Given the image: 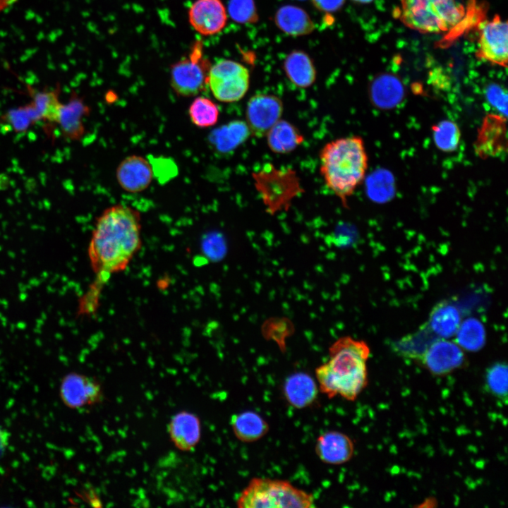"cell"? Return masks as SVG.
Listing matches in <instances>:
<instances>
[{"label": "cell", "mask_w": 508, "mask_h": 508, "mask_svg": "<svg viewBox=\"0 0 508 508\" xmlns=\"http://www.w3.org/2000/svg\"><path fill=\"white\" fill-rule=\"evenodd\" d=\"M140 212L126 205L105 209L97 218L88 247L91 267L102 286L128 267L142 246Z\"/></svg>", "instance_id": "1"}, {"label": "cell", "mask_w": 508, "mask_h": 508, "mask_svg": "<svg viewBox=\"0 0 508 508\" xmlns=\"http://www.w3.org/2000/svg\"><path fill=\"white\" fill-rule=\"evenodd\" d=\"M329 356L315 369L319 390L329 399L355 400L368 384V344L349 336L340 337L329 347Z\"/></svg>", "instance_id": "2"}, {"label": "cell", "mask_w": 508, "mask_h": 508, "mask_svg": "<svg viewBox=\"0 0 508 508\" xmlns=\"http://www.w3.org/2000/svg\"><path fill=\"white\" fill-rule=\"evenodd\" d=\"M320 171L326 186L346 207L347 199L365 177L368 157L363 140L358 135L327 143L319 155Z\"/></svg>", "instance_id": "3"}, {"label": "cell", "mask_w": 508, "mask_h": 508, "mask_svg": "<svg viewBox=\"0 0 508 508\" xmlns=\"http://www.w3.org/2000/svg\"><path fill=\"white\" fill-rule=\"evenodd\" d=\"M397 17L407 28L420 33L450 30L464 18V6L456 0H399Z\"/></svg>", "instance_id": "4"}, {"label": "cell", "mask_w": 508, "mask_h": 508, "mask_svg": "<svg viewBox=\"0 0 508 508\" xmlns=\"http://www.w3.org/2000/svg\"><path fill=\"white\" fill-rule=\"evenodd\" d=\"M236 502L238 508H310L315 507V497L289 480L255 477Z\"/></svg>", "instance_id": "5"}, {"label": "cell", "mask_w": 508, "mask_h": 508, "mask_svg": "<svg viewBox=\"0 0 508 508\" xmlns=\"http://www.w3.org/2000/svg\"><path fill=\"white\" fill-rule=\"evenodd\" d=\"M203 56L202 44L195 42L187 57L171 68L170 84L177 95L190 97L200 94L207 85L210 70Z\"/></svg>", "instance_id": "6"}, {"label": "cell", "mask_w": 508, "mask_h": 508, "mask_svg": "<svg viewBox=\"0 0 508 508\" xmlns=\"http://www.w3.org/2000/svg\"><path fill=\"white\" fill-rule=\"evenodd\" d=\"M207 85L214 97L222 102L239 101L249 88V71L235 61L219 60L210 68Z\"/></svg>", "instance_id": "7"}, {"label": "cell", "mask_w": 508, "mask_h": 508, "mask_svg": "<svg viewBox=\"0 0 508 508\" xmlns=\"http://www.w3.org/2000/svg\"><path fill=\"white\" fill-rule=\"evenodd\" d=\"M479 30L476 56L492 64L507 67L508 26L497 14L483 23Z\"/></svg>", "instance_id": "8"}, {"label": "cell", "mask_w": 508, "mask_h": 508, "mask_svg": "<svg viewBox=\"0 0 508 508\" xmlns=\"http://www.w3.org/2000/svg\"><path fill=\"white\" fill-rule=\"evenodd\" d=\"M283 103L276 95L257 94L250 98L246 109V123L253 135L265 136L271 127L281 119Z\"/></svg>", "instance_id": "9"}, {"label": "cell", "mask_w": 508, "mask_h": 508, "mask_svg": "<svg viewBox=\"0 0 508 508\" xmlns=\"http://www.w3.org/2000/svg\"><path fill=\"white\" fill-rule=\"evenodd\" d=\"M60 394L63 402L72 409H80L97 404L103 394L101 385L95 379L72 373L62 380Z\"/></svg>", "instance_id": "10"}, {"label": "cell", "mask_w": 508, "mask_h": 508, "mask_svg": "<svg viewBox=\"0 0 508 508\" xmlns=\"http://www.w3.org/2000/svg\"><path fill=\"white\" fill-rule=\"evenodd\" d=\"M188 20L199 34L213 35L225 27L226 9L221 0H196L189 8Z\"/></svg>", "instance_id": "11"}, {"label": "cell", "mask_w": 508, "mask_h": 508, "mask_svg": "<svg viewBox=\"0 0 508 508\" xmlns=\"http://www.w3.org/2000/svg\"><path fill=\"white\" fill-rule=\"evenodd\" d=\"M421 361L430 373L440 375L460 367L464 361V355L457 344L439 338L429 346Z\"/></svg>", "instance_id": "12"}, {"label": "cell", "mask_w": 508, "mask_h": 508, "mask_svg": "<svg viewBox=\"0 0 508 508\" xmlns=\"http://www.w3.org/2000/svg\"><path fill=\"white\" fill-rule=\"evenodd\" d=\"M91 108L75 91L66 103H62L58 117L57 128L68 141H79L85 133L83 120L90 114Z\"/></svg>", "instance_id": "13"}, {"label": "cell", "mask_w": 508, "mask_h": 508, "mask_svg": "<svg viewBox=\"0 0 508 508\" xmlns=\"http://www.w3.org/2000/svg\"><path fill=\"white\" fill-rule=\"evenodd\" d=\"M116 177L121 188L131 193L147 189L153 178V169L145 157L133 155L126 157L118 165Z\"/></svg>", "instance_id": "14"}, {"label": "cell", "mask_w": 508, "mask_h": 508, "mask_svg": "<svg viewBox=\"0 0 508 508\" xmlns=\"http://www.w3.org/2000/svg\"><path fill=\"white\" fill-rule=\"evenodd\" d=\"M315 452L323 463L341 465L352 458L354 445L347 435L337 430H329L318 437Z\"/></svg>", "instance_id": "15"}, {"label": "cell", "mask_w": 508, "mask_h": 508, "mask_svg": "<svg viewBox=\"0 0 508 508\" xmlns=\"http://www.w3.org/2000/svg\"><path fill=\"white\" fill-rule=\"evenodd\" d=\"M26 91L30 97V102L40 116V123L46 135L52 138L57 128V121L60 107L62 104L59 99L61 87L59 85L51 89L37 90L26 85Z\"/></svg>", "instance_id": "16"}, {"label": "cell", "mask_w": 508, "mask_h": 508, "mask_svg": "<svg viewBox=\"0 0 508 508\" xmlns=\"http://www.w3.org/2000/svg\"><path fill=\"white\" fill-rule=\"evenodd\" d=\"M505 118L488 114L484 119L476 143V152L481 157H494L506 151Z\"/></svg>", "instance_id": "17"}, {"label": "cell", "mask_w": 508, "mask_h": 508, "mask_svg": "<svg viewBox=\"0 0 508 508\" xmlns=\"http://www.w3.org/2000/svg\"><path fill=\"white\" fill-rule=\"evenodd\" d=\"M168 432L171 442L179 449L191 450L198 445L200 439V419L193 413L179 412L170 420Z\"/></svg>", "instance_id": "18"}, {"label": "cell", "mask_w": 508, "mask_h": 508, "mask_svg": "<svg viewBox=\"0 0 508 508\" xmlns=\"http://www.w3.org/2000/svg\"><path fill=\"white\" fill-rule=\"evenodd\" d=\"M317 382L308 373L298 372L289 375L284 381L283 394L293 407L302 409L312 406L318 398Z\"/></svg>", "instance_id": "19"}, {"label": "cell", "mask_w": 508, "mask_h": 508, "mask_svg": "<svg viewBox=\"0 0 508 508\" xmlns=\"http://www.w3.org/2000/svg\"><path fill=\"white\" fill-rule=\"evenodd\" d=\"M369 97L373 104L382 109L397 107L404 97V88L398 77L392 73L377 75L369 87Z\"/></svg>", "instance_id": "20"}, {"label": "cell", "mask_w": 508, "mask_h": 508, "mask_svg": "<svg viewBox=\"0 0 508 508\" xmlns=\"http://www.w3.org/2000/svg\"><path fill=\"white\" fill-rule=\"evenodd\" d=\"M250 135L246 121L234 120L212 131L209 141L216 151L228 153L246 142Z\"/></svg>", "instance_id": "21"}, {"label": "cell", "mask_w": 508, "mask_h": 508, "mask_svg": "<svg viewBox=\"0 0 508 508\" xmlns=\"http://www.w3.org/2000/svg\"><path fill=\"white\" fill-rule=\"evenodd\" d=\"M231 426L235 437L244 443L257 442L270 430L267 421L253 411H245L233 415Z\"/></svg>", "instance_id": "22"}, {"label": "cell", "mask_w": 508, "mask_h": 508, "mask_svg": "<svg viewBox=\"0 0 508 508\" xmlns=\"http://www.w3.org/2000/svg\"><path fill=\"white\" fill-rule=\"evenodd\" d=\"M267 144L276 154H288L295 150L304 141L300 131L291 123L279 119L267 132Z\"/></svg>", "instance_id": "23"}, {"label": "cell", "mask_w": 508, "mask_h": 508, "mask_svg": "<svg viewBox=\"0 0 508 508\" xmlns=\"http://www.w3.org/2000/svg\"><path fill=\"white\" fill-rule=\"evenodd\" d=\"M274 21L284 33L291 36L308 35L315 29V25L303 8L294 5H285L276 12Z\"/></svg>", "instance_id": "24"}, {"label": "cell", "mask_w": 508, "mask_h": 508, "mask_svg": "<svg viewBox=\"0 0 508 508\" xmlns=\"http://www.w3.org/2000/svg\"><path fill=\"white\" fill-rule=\"evenodd\" d=\"M284 70L289 80L298 87H308L316 79V70L312 59L301 50L288 54L284 61Z\"/></svg>", "instance_id": "25"}, {"label": "cell", "mask_w": 508, "mask_h": 508, "mask_svg": "<svg viewBox=\"0 0 508 508\" xmlns=\"http://www.w3.org/2000/svg\"><path fill=\"white\" fill-rule=\"evenodd\" d=\"M461 315L454 305L445 302L436 306L430 315L428 327L438 338L454 336L460 324Z\"/></svg>", "instance_id": "26"}, {"label": "cell", "mask_w": 508, "mask_h": 508, "mask_svg": "<svg viewBox=\"0 0 508 508\" xmlns=\"http://www.w3.org/2000/svg\"><path fill=\"white\" fill-rule=\"evenodd\" d=\"M41 121L33 104L12 107L0 115V124L8 126L16 133H23Z\"/></svg>", "instance_id": "27"}, {"label": "cell", "mask_w": 508, "mask_h": 508, "mask_svg": "<svg viewBox=\"0 0 508 508\" xmlns=\"http://www.w3.org/2000/svg\"><path fill=\"white\" fill-rule=\"evenodd\" d=\"M455 334L456 344L467 351H478L485 342L484 326L476 318H467L461 322Z\"/></svg>", "instance_id": "28"}, {"label": "cell", "mask_w": 508, "mask_h": 508, "mask_svg": "<svg viewBox=\"0 0 508 508\" xmlns=\"http://www.w3.org/2000/svg\"><path fill=\"white\" fill-rule=\"evenodd\" d=\"M433 138L436 147L443 152H452L459 147L461 131L459 126L453 121L442 120L431 128Z\"/></svg>", "instance_id": "29"}, {"label": "cell", "mask_w": 508, "mask_h": 508, "mask_svg": "<svg viewBox=\"0 0 508 508\" xmlns=\"http://www.w3.org/2000/svg\"><path fill=\"white\" fill-rule=\"evenodd\" d=\"M191 122L199 128L211 127L218 121L219 110L215 102L207 97H195L188 108Z\"/></svg>", "instance_id": "30"}, {"label": "cell", "mask_w": 508, "mask_h": 508, "mask_svg": "<svg viewBox=\"0 0 508 508\" xmlns=\"http://www.w3.org/2000/svg\"><path fill=\"white\" fill-rule=\"evenodd\" d=\"M437 339L438 337L427 326L399 341L397 349L402 355L421 360L429 346Z\"/></svg>", "instance_id": "31"}, {"label": "cell", "mask_w": 508, "mask_h": 508, "mask_svg": "<svg viewBox=\"0 0 508 508\" xmlns=\"http://www.w3.org/2000/svg\"><path fill=\"white\" fill-rule=\"evenodd\" d=\"M366 183V191L369 198L377 202L388 201L394 193V179L386 170L372 174Z\"/></svg>", "instance_id": "32"}, {"label": "cell", "mask_w": 508, "mask_h": 508, "mask_svg": "<svg viewBox=\"0 0 508 508\" xmlns=\"http://www.w3.org/2000/svg\"><path fill=\"white\" fill-rule=\"evenodd\" d=\"M508 371L506 364L497 363L487 370L485 382L490 392L499 397H507Z\"/></svg>", "instance_id": "33"}, {"label": "cell", "mask_w": 508, "mask_h": 508, "mask_svg": "<svg viewBox=\"0 0 508 508\" xmlns=\"http://www.w3.org/2000/svg\"><path fill=\"white\" fill-rule=\"evenodd\" d=\"M228 12L231 18L238 23H253L258 19L254 0H229Z\"/></svg>", "instance_id": "34"}, {"label": "cell", "mask_w": 508, "mask_h": 508, "mask_svg": "<svg viewBox=\"0 0 508 508\" xmlns=\"http://www.w3.org/2000/svg\"><path fill=\"white\" fill-rule=\"evenodd\" d=\"M488 103L506 116L507 112V95L504 87L497 83L489 84L485 90Z\"/></svg>", "instance_id": "35"}, {"label": "cell", "mask_w": 508, "mask_h": 508, "mask_svg": "<svg viewBox=\"0 0 508 508\" xmlns=\"http://www.w3.org/2000/svg\"><path fill=\"white\" fill-rule=\"evenodd\" d=\"M346 0H312L314 6L319 11L332 13L340 9Z\"/></svg>", "instance_id": "36"}, {"label": "cell", "mask_w": 508, "mask_h": 508, "mask_svg": "<svg viewBox=\"0 0 508 508\" xmlns=\"http://www.w3.org/2000/svg\"><path fill=\"white\" fill-rule=\"evenodd\" d=\"M7 442V437L5 432L0 428V455L4 452Z\"/></svg>", "instance_id": "37"}, {"label": "cell", "mask_w": 508, "mask_h": 508, "mask_svg": "<svg viewBox=\"0 0 508 508\" xmlns=\"http://www.w3.org/2000/svg\"><path fill=\"white\" fill-rule=\"evenodd\" d=\"M18 0H0V13L14 4Z\"/></svg>", "instance_id": "38"}, {"label": "cell", "mask_w": 508, "mask_h": 508, "mask_svg": "<svg viewBox=\"0 0 508 508\" xmlns=\"http://www.w3.org/2000/svg\"><path fill=\"white\" fill-rule=\"evenodd\" d=\"M355 2L360 3V4H369L374 0H353Z\"/></svg>", "instance_id": "39"}]
</instances>
